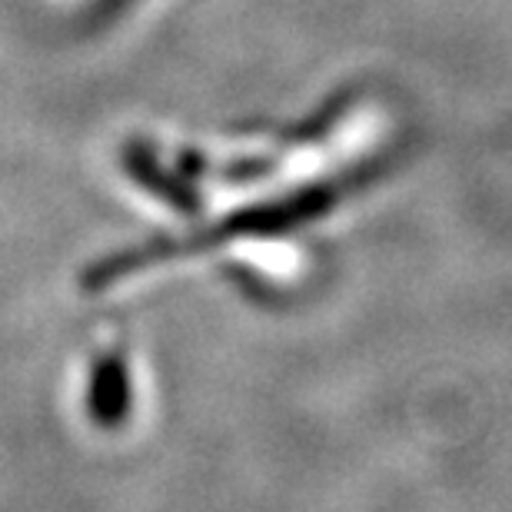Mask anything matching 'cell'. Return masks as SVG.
Returning a JSON list of instances; mask_svg holds the SVG:
<instances>
[{
	"mask_svg": "<svg viewBox=\"0 0 512 512\" xmlns=\"http://www.w3.org/2000/svg\"><path fill=\"white\" fill-rule=\"evenodd\" d=\"M87 409L97 426H120V419L127 416L130 380H127V366L120 356H104V360H97L94 376H90Z\"/></svg>",
	"mask_w": 512,
	"mask_h": 512,
	"instance_id": "1",
	"label": "cell"
}]
</instances>
